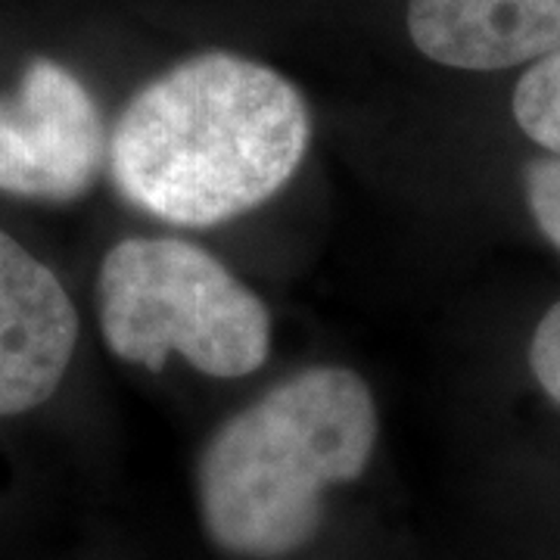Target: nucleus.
Listing matches in <instances>:
<instances>
[{
  "instance_id": "obj_1",
  "label": "nucleus",
  "mask_w": 560,
  "mask_h": 560,
  "mask_svg": "<svg viewBox=\"0 0 560 560\" xmlns=\"http://www.w3.org/2000/svg\"><path fill=\"white\" fill-rule=\"evenodd\" d=\"M312 138L308 106L280 72L202 54L150 81L109 140L119 194L178 228H212L271 200Z\"/></svg>"
},
{
  "instance_id": "obj_2",
  "label": "nucleus",
  "mask_w": 560,
  "mask_h": 560,
  "mask_svg": "<svg viewBox=\"0 0 560 560\" xmlns=\"http://www.w3.org/2000/svg\"><path fill=\"white\" fill-rule=\"evenodd\" d=\"M359 374L320 364L224 420L200 458L209 539L241 558H283L318 533L327 486L359 480L377 445Z\"/></svg>"
},
{
  "instance_id": "obj_3",
  "label": "nucleus",
  "mask_w": 560,
  "mask_h": 560,
  "mask_svg": "<svg viewBox=\"0 0 560 560\" xmlns=\"http://www.w3.org/2000/svg\"><path fill=\"white\" fill-rule=\"evenodd\" d=\"M101 327L113 355L162 371L178 352L197 371L237 381L271 349V315L215 256L172 237H128L101 265Z\"/></svg>"
},
{
  "instance_id": "obj_4",
  "label": "nucleus",
  "mask_w": 560,
  "mask_h": 560,
  "mask_svg": "<svg viewBox=\"0 0 560 560\" xmlns=\"http://www.w3.org/2000/svg\"><path fill=\"white\" fill-rule=\"evenodd\" d=\"M106 153L91 91L66 66L32 60L20 91L0 97V190L69 202L91 190Z\"/></svg>"
},
{
  "instance_id": "obj_5",
  "label": "nucleus",
  "mask_w": 560,
  "mask_h": 560,
  "mask_svg": "<svg viewBox=\"0 0 560 560\" xmlns=\"http://www.w3.org/2000/svg\"><path fill=\"white\" fill-rule=\"evenodd\" d=\"M79 342V312L57 275L0 231V415L57 393Z\"/></svg>"
},
{
  "instance_id": "obj_6",
  "label": "nucleus",
  "mask_w": 560,
  "mask_h": 560,
  "mask_svg": "<svg viewBox=\"0 0 560 560\" xmlns=\"http://www.w3.org/2000/svg\"><path fill=\"white\" fill-rule=\"evenodd\" d=\"M408 32L423 57L492 72L560 50V0H408Z\"/></svg>"
},
{
  "instance_id": "obj_7",
  "label": "nucleus",
  "mask_w": 560,
  "mask_h": 560,
  "mask_svg": "<svg viewBox=\"0 0 560 560\" xmlns=\"http://www.w3.org/2000/svg\"><path fill=\"white\" fill-rule=\"evenodd\" d=\"M514 119L526 138L560 156V50L523 75L514 91Z\"/></svg>"
},
{
  "instance_id": "obj_8",
  "label": "nucleus",
  "mask_w": 560,
  "mask_h": 560,
  "mask_svg": "<svg viewBox=\"0 0 560 560\" xmlns=\"http://www.w3.org/2000/svg\"><path fill=\"white\" fill-rule=\"evenodd\" d=\"M523 187L539 231L560 249V156L529 162L523 172Z\"/></svg>"
},
{
  "instance_id": "obj_9",
  "label": "nucleus",
  "mask_w": 560,
  "mask_h": 560,
  "mask_svg": "<svg viewBox=\"0 0 560 560\" xmlns=\"http://www.w3.org/2000/svg\"><path fill=\"white\" fill-rule=\"evenodd\" d=\"M529 368L539 386L560 405V302L545 312L533 342H529Z\"/></svg>"
}]
</instances>
